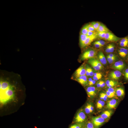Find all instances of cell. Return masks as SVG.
I'll return each instance as SVG.
<instances>
[{
    "instance_id": "34",
    "label": "cell",
    "mask_w": 128,
    "mask_h": 128,
    "mask_svg": "<svg viewBox=\"0 0 128 128\" xmlns=\"http://www.w3.org/2000/svg\"><path fill=\"white\" fill-rule=\"evenodd\" d=\"M116 82L112 80H107L105 82V84L106 85L114 83Z\"/></svg>"
},
{
    "instance_id": "24",
    "label": "cell",
    "mask_w": 128,
    "mask_h": 128,
    "mask_svg": "<svg viewBox=\"0 0 128 128\" xmlns=\"http://www.w3.org/2000/svg\"><path fill=\"white\" fill-rule=\"evenodd\" d=\"M84 111L86 113L89 114L91 113L89 108V103L87 104L84 108Z\"/></svg>"
},
{
    "instance_id": "27",
    "label": "cell",
    "mask_w": 128,
    "mask_h": 128,
    "mask_svg": "<svg viewBox=\"0 0 128 128\" xmlns=\"http://www.w3.org/2000/svg\"><path fill=\"white\" fill-rule=\"evenodd\" d=\"M107 90L114 95H115V90L114 88L113 87L109 88Z\"/></svg>"
},
{
    "instance_id": "16",
    "label": "cell",
    "mask_w": 128,
    "mask_h": 128,
    "mask_svg": "<svg viewBox=\"0 0 128 128\" xmlns=\"http://www.w3.org/2000/svg\"><path fill=\"white\" fill-rule=\"evenodd\" d=\"M112 114L111 111L106 110L103 112L100 116L105 119H107L110 117Z\"/></svg>"
},
{
    "instance_id": "17",
    "label": "cell",
    "mask_w": 128,
    "mask_h": 128,
    "mask_svg": "<svg viewBox=\"0 0 128 128\" xmlns=\"http://www.w3.org/2000/svg\"><path fill=\"white\" fill-rule=\"evenodd\" d=\"M86 122L75 123L71 125L69 128H84Z\"/></svg>"
},
{
    "instance_id": "12",
    "label": "cell",
    "mask_w": 128,
    "mask_h": 128,
    "mask_svg": "<svg viewBox=\"0 0 128 128\" xmlns=\"http://www.w3.org/2000/svg\"><path fill=\"white\" fill-rule=\"evenodd\" d=\"M97 38V34L96 35L88 36L81 47H84L89 46Z\"/></svg>"
},
{
    "instance_id": "36",
    "label": "cell",
    "mask_w": 128,
    "mask_h": 128,
    "mask_svg": "<svg viewBox=\"0 0 128 128\" xmlns=\"http://www.w3.org/2000/svg\"><path fill=\"white\" fill-rule=\"evenodd\" d=\"M105 52L107 53H111L109 45L106 47L105 50Z\"/></svg>"
},
{
    "instance_id": "45",
    "label": "cell",
    "mask_w": 128,
    "mask_h": 128,
    "mask_svg": "<svg viewBox=\"0 0 128 128\" xmlns=\"http://www.w3.org/2000/svg\"><path fill=\"white\" fill-rule=\"evenodd\" d=\"M93 76H102L101 74L100 73H94Z\"/></svg>"
},
{
    "instance_id": "41",
    "label": "cell",
    "mask_w": 128,
    "mask_h": 128,
    "mask_svg": "<svg viewBox=\"0 0 128 128\" xmlns=\"http://www.w3.org/2000/svg\"><path fill=\"white\" fill-rule=\"evenodd\" d=\"M89 108L90 109L91 113H92L93 112V111L94 110V108L93 106V105H92V104L90 103H89Z\"/></svg>"
},
{
    "instance_id": "7",
    "label": "cell",
    "mask_w": 128,
    "mask_h": 128,
    "mask_svg": "<svg viewBox=\"0 0 128 128\" xmlns=\"http://www.w3.org/2000/svg\"><path fill=\"white\" fill-rule=\"evenodd\" d=\"M74 74L76 78L86 75L85 68L83 65H82L76 70Z\"/></svg>"
},
{
    "instance_id": "46",
    "label": "cell",
    "mask_w": 128,
    "mask_h": 128,
    "mask_svg": "<svg viewBox=\"0 0 128 128\" xmlns=\"http://www.w3.org/2000/svg\"><path fill=\"white\" fill-rule=\"evenodd\" d=\"M105 85V83L103 81H101V88H103L104 87Z\"/></svg>"
},
{
    "instance_id": "39",
    "label": "cell",
    "mask_w": 128,
    "mask_h": 128,
    "mask_svg": "<svg viewBox=\"0 0 128 128\" xmlns=\"http://www.w3.org/2000/svg\"><path fill=\"white\" fill-rule=\"evenodd\" d=\"M96 82V81L94 80H92L90 82L88 83V84L90 86H92Z\"/></svg>"
},
{
    "instance_id": "31",
    "label": "cell",
    "mask_w": 128,
    "mask_h": 128,
    "mask_svg": "<svg viewBox=\"0 0 128 128\" xmlns=\"http://www.w3.org/2000/svg\"><path fill=\"white\" fill-rule=\"evenodd\" d=\"M89 76H92L94 75V73L92 69L89 66Z\"/></svg>"
},
{
    "instance_id": "42",
    "label": "cell",
    "mask_w": 128,
    "mask_h": 128,
    "mask_svg": "<svg viewBox=\"0 0 128 128\" xmlns=\"http://www.w3.org/2000/svg\"><path fill=\"white\" fill-rule=\"evenodd\" d=\"M106 33L105 32H102L101 37L100 39H104L106 36Z\"/></svg>"
},
{
    "instance_id": "22",
    "label": "cell",
    "mask_w": 128,
    "mask_h": 128,
    "mask_svg": "<svg viewBox=\"0 0 128 128\" xmlns=\"http://www.w3.org/2000/svg\"><path fill=\"white\" fill-rule=\"evenodd\" d=\"M84 128H95L91 121H88L85 123Z\"/></svg>"
},
{
    "instance_id": "38",
    "label": "cell",
    "mask_w": 128,
    "mask_h": 128,
    "mask_svg": "<svg viewBox=\"0 0 128 128\" xmlns=\"http://www.w3.org/2000/svg\"><path fill=\"white\" fill-rule=\"evenodd\" d=\"M102 76H94L93 77V79L96 81H97L101 79Z\"/></svg>"
},
{
    "instance_id": "29",
    "label": "cell",
    "mask_w": 128,
    "mask_h": 128,
    "mask_svg": "<svg viewBox=\"0 0 128 128\" xmlns=\"http://www.w3.org/2000/svg\"><path fill=\"white\" fill-rule=\"evenodd\" d=\"M95 42L100 45L102 46L104 45L106 43L105 41L102 40L98 41Z\"/></svg>"
},
{
    "instance_id": "5",
    "label": "cell",
    "mask_w": 128,
    "mask_h": 128,
    "mask_svg": "<svg viewBox=\"0 0 128 128\" xmlns=\"http://www.w3.org/2000/svg\"><path fill=\"white\" fill-rule=\"evenodd\" d=\"M96 54V51L94 50H87L82 55L81 59L82 60H84L94 58Z\"/></svg>"
},
{
    "instance_id": "49",
    "label": "cell",
    "mask_w": 128,
    "mask_h": 128,
    "mask_svg": "<svg viewBox=\"0 0 128 128\" xmlns=\"http://www.w3.org/2000/svg\"><path fill=\"white\" fill-rule=\"evenodd\" d=\"M107 61H109L113 58H110V57H109V56H107Z\"/></svg>"
},
{
    "instance_id": "14",
    "label": "cell",
    "mask_w": 128,
    "mask_h": 128,
    "mask_svg": "<svg viewBox=\"0 0 128 128\" xmlns=\"http://www.w3.org/2000/svg\"><path fill=\"white\" fill-rule=\"evenodd\" d=\"M118 52L121 57L124 58L128 54V49L123 47L120 48L118 50Z\"/></svg>"
},
{
    "instance_id": "20",
    "label": "cell",
    "mask_w": 128,
    "mask_h": 128,
    "mask_svg": "<svg viewBox=\"0 0 128 128\" xmlns=\"http://www.w3.org/2000/svg\"><path fill=\"white\" fill-rule=\"evenodd\" d=\"M88 37V36L87 35L80 34L79 43L81 47Z\"/></svg>"
},
{
    "instance_id": "15",
    "label": "cell",
    "mask_w": 128,
    "mask_h": 128,
    "mask_svg": "<svg viewBox=\"0 0 128 128\" xmlns=\"http://www.w3.org/2000/svg\"><path fill=\"white\" fill-rule=\"evenodd\" d=\"M98 58L100 62L103 64H105L107 63V61L105 56L103 53L100 52L98 55Z\"/></svg>"
},
{
    "instance_id": "13",
    "label": "cell",
    "mask_w": 128,
    "mask_h": 128,
    "mask_svg": "<svg viewBox=\"0 0 128 128\" xmlns=\"http://www.w3.org/2000/svg\"><path fill=\"white\" fill-rule=\"evenodd\" d=\"M122 75V73L118 70H115L111 72L109 75L110 78L114 80L118 79Z\"/></svg>"
},
{
    "instance_id": "26",
    "label": "cell",
    "mask_w": 128,
    "mask_h": 128,
    "mask_svg": "<svg viewBox=\"0 0 128 128\" xmlns=\"http://www.w3.org/2000/svg\"><path fill=\"white\" fill-rule=\"evenodd\" d=\"M97 32L96 31H88L87 34V35L88 36H89L93 35H96L97 34Z\"/></svg>"
},
{
    "instance_id": "8",
    "label": "cell",
    "mask_w": 128,
    "mask_h": 128,
    "mask_svg": "<svg viewBox=\"0 0 128 128\" xmlns=\"http://www.w3.org/2000/svg\"><path fill=\"white\" fill-rule=\"evenodd\" d=\"M75 79L76 81L83 86H86L88 84V80L86 75L81 76Z\"/></svg>"
},
{
    "instance_id": "32",
    "label": "cell",
    "mask_w": 128,
    "mask_h": 128,
    "mask_svg": "<svg viewBox=\"0 0 128 128\" xmlns=\"http://www.w3.org/2000/svg\"><path fill=\"white\" fill-rule=\"evenodd\" d=\"M110 47L111 53L113 52L114 50V45L112 44H109Z\"/></svg>"
},
{
    "instance_id": "4",
    "label": "cell",
    "mask_w": 128,
    "mask_h": 128,
    "mask_svg": "<svg viewBox=\"0 0 128 128\" xmlns=\"http://www.w3.org/2000/svg\"><path fill=\"white\" fill-rule=\"evenodd\" d=\"M95 128H99L105 121V119L100 116L93 117L91 121Z\"/></svg>"
},
{
    "instance_id": "43",
    "label": "cell",
    "mask_w": 128,
    "mask_h": 128,
    "mask_svg": "<svg viewBox=\"0 0 128 128\" xmlns=\"http://www.w3.org/2000/svg\"><path fill=\"white\" fill-rule=\"evenodd\" d=\"M116 59V57L112 58L110 61H108L109 63L110 64H112L115 61Z\"/></svg>"
},
{
    "instance_id": "35",
    "label": "cell",
    "mask_w": 128,
    "mask_h": 128,
    "mask_svg": "<svg viewBox=\"0 0 128 128\" xmlns=\"http://www.w3.org/2000/svg\"><path fill=\"white\" fill-rule=\"evenodd\" d=\"M124 75L126 79L127 80H128V68L125 70Z\"/></svg>"
},
{
    "instance_id": "21",
    "label": "cell",
    "mask_w": 128,
    "mask_h": 128,
    "mask_svg": "<svg viewBox=\"0 0 128 128\" xmlns=\"http://www.w3.org/2000/svg\"><path fill=\"white\" fill-rule=\"evenodd\" d=\"M89 24H87L84 25L82 28L80 33L87 35L88 32V28Z\"/></svg>"
},
{
    "instance_id": "48",
    "label": "cell",
    "mask_w": 128,
    "mask_h": 128,
    "mask_svg": "<svg viewBox=\"0 0 128 128\" xmlns=\"http://www.w3.org/2000/svg\"><path fill=\"white\" fill-rule=\"evenodd\" d=\"M108 56L111 58L116 57V56L114 54H109Z\"/></svg>"
},
{
    "instance_id": "1",
    "label": "cell",
    "mask_w": 128,
    "mask_h": 128,
    "mask_svg": "<svg viewBox=\"0 0 128 128\" xmlns=\"http://www.w3.org/2000/svg\"><path fill=\"white\" fill-rule=\"evenodd\" d=\"M14 96V92L9 86L4 89H0V100L1 103H5L12 99Z\"/></svg>"
},
{
    "instance_id": "11",
    "label": "cell",
    "mask_w": 128,
    "mask_h": 128,
    "mask_svg": "<svg viewBox=\"0 0 128 128\" xmlns=\"http://www.w3.org/2000/svg\"><path fill=\"white\" fill-rule=\"evenodd\" d=\"M125 66L123 62L121 61H119L115 62L112 65V68L119 70L123 69Z\"/></svg>"
},
{
    "instance_id": "28",
    "label": "cell",
    "mask_w": 128,
    "mask_h": 128,
    "mask_svg": "<svg viewBox=\"0 0 128 128\" xmlns=\"http://www.w3.org/2000/svg\"><path fill=\"white\" fill-rule=\"evenodd\" d=\"M106 94L107 95L108 97L109 98H112L114 97L115 96V95L111 93L107 90L106 91Z\"/></svg>"
},
{
    "instance_id": "10",
    "label": "cell",
    "mask_w": 128,
    "mask_h": 128,
    "mask_svg": "<svg viewBox=\"0 0 128 128\" xmlns=\"http://www.w3.org/2000/svg\"><path fill=\"white\" fill-rule=\"evenodd\" d=\"M118 103V101L116 99H112L108 101L106 105V107L109 109H114Z\"/></svg>"
},
{
    "instance_id": "25",
    "label": "cell",
    "mask_w": 128,
    "mask_h": 128,
    "mask_svg": "<svg viewBox=\"0 0 128 128\" xmlns=\"http://www.w3.org/2000/svg\"><path fill=\"white\" fill-rule=\"evenodd\" d=\"M88 30V31H96L93 27L91 23H89Z\"/></svg>"
},
{
    "instance_id": "47",
    "label": "cell",
    "mask_w": 128,
    "mask_h": 128,
    "mask_svg": "<svg viewBox=\"0 0 128 128\" xmlns=\"http://www.w3.org/2000/svg\"><path fill=\"white\" fill-rule=\"evenodd\" d=\"M101 81H100L97 83L96 86L97 87H101Z\"/></svg>"
},
{
    "instance_id": "30",
    "label": "cell",
    "mask_w": 128,
    "mask_h": 128,
    "mask_svg": "<svg viewBox=\"0 0 128 128\" xmlns=\"http://www.w3.org/2000/svg\"><path fill=\"white\" fill-rule=\"evenodd\" d=\"M100 94L103 97V100L104 101H106L108 98V97L106 94L102 92Z\"/></svg>"
},
{
    "instance_id": "23",
    "label": "cell",
    "mask_w": 128,
    "mask_h": 128,
    "mask_svg": "<svg viewBox=\"0 0 128 128\" xmlns=\"http://www.w3.org/2000/svg\"><path fill=\"white\" fill-rule=\"evenodd\" d=\"M91 23L96 31L101 24L100 22H93Z\"/></svg>"
},
{
    "instance_id": "18",
    "label": "cell",
    "mask_w": 128,
    "mask_h": 128,
    "mask_svg": "<svg viewBox=\"0 0 128 128\" xmlns=\"http://www.w3.org/2000/svg\"><path fill=\"white\" fill-rule=\"evenodd\" d=\"M110 31L109 29L102 23H101V24L99 27L97 31L98 32H109Z\"/></svg>"
},
{
    "instance_id": "9",
    "label": "cell",
    "mask_w": 128,
    "mask_h": 128,
    "mask_svg": "<svg viewBox=\"0 0 128 128\" xmlns=\"http://www.w3.org/2000/svg\"><path fill=\"white\" fill-rule=\"evenodd\" d=\"M86 91L88 96L90 98H93L96 95V88L93 86H89L86 88Z\"/></svg>"
},
{
    "instance_id": "3",
    "label": "cell",
    "mask_w": 128,
    "mask_h": 128,
    "mask_svg": "<svg viewBox=\"0 0 128 128\" xmlns=\"http://www.w3.org/2000/svg\"><path fill=\"white\" fill-rule=\"evenodd\" d=\"M88 62L96 70H99L103 68L100 62L94 58L89 59Z\"/></svg>"
},
{
    "instance_id": "37",
    "label": "cell",
    "mask_w": 128,
    "mask_h": 128,
    "mask_svg": "<svg viewBox=\"0 0 128 128\" xmlns=\"http://www.w3.org/2000/svg\"><path fill=\"white\" fill-rule=\"evenodd\" d=\"M93 44L95 47L96 48H99L102 46L100 45L96 42H94Z\"/></svg>"
},
{
    "instance_id": "33",
    "label": "cell",
    "mask_w": 128,
    "mask_h": 128,
    "mask_svg": "<svg viewBox=\"0 0 128 128\" xmlns=\"http://www.w3.org/2000/svg\"><path fill=\"white\" fill-rule=\"evenodd\" d=\"M105 104V103L104 101H102L100 104L97 108L99 109H101L103 108Z\"/></svg>"
},
{
    "instance_id": "44",
    "label": "cell",
    "mask_w": 128,
    "mask_h": 128,
    "mask_svg": "<svg viewBox=\"0 0 128 128\" xmlns=\"http://www.w3.org/2000/svg\"><path fill=\"white\" fill-rule=\"evenodd\" d=\"M102 100L100 99L98 100L97 102L96 105L97 108L101 103Z\"/></svg>"
},
{
    "instance_id": "6",
    "label": "cell",
    "mask_w": 128,
    "mask_h": 128,
    "mask_svg": "<svg viewBox=\"0 0 128 128\" xmlns=\"http://www.w3.org/2000/svg\"><path fill=\"white\" fill-rule=\"evenodd\" d=\"M120 38L109 31L106 33V36L104 39L109 41H116L119 40Z\"/></svg>"
},
{
    "instance_id": "50",
    "label": "cell",
    "mask_w": 128,
    "mask_h": 128,
    "mask_svg": "<svg viewBox=\"0 0 128 128\" xmlns=\"http://www.w3.org/2000/svg\"></svg>"
},
{
    "instance_id": "2",
    "label": "cell",
    "mask_w": 128,
    "mask_h": 128,
    "mask_svg": "<svg viewBox=\"0 0 128 128\" xmlns=\"http://www.w3.org/2000/svg\"><path fill=\"white\" fill-rule=\"evenodd\" d=\"M87 118V116L84 110L81 109L76 115L74 121L75 123L84 122H85Z\"/></svg>"
},
{
    "instance_id": "40",
    "label": "cell",
    "mask_w": 128,
    "mask_h": 128,
    "mask_svg": "<svg viewBox=\"0 0 128 128\" xmlns=\"http://www.w3.org/2000/svg\"><path fill=\"white\" fill-rule=\"evenodd\" d=\"M116 83H115L110 84H108L107 85V86L109 87V88L112 87L114 86L116 84Z\"/></svg>"
},
{
    "instance_id": "19",
    "label": "cell",
    "mask_w": 128,
    "mask_h": 128,
    "mask_svg": "<svg viewBox=\"0 0 128 128\" xmlns=\"http://www.w3.org/2000/svg\"><path fill=\"white\" fill-rule=\"evenodd\" d=\"M116 94L119 97L123 96L125 94L123 88L119 87L116 89L115 90Z\"/></svg>"
}]
</instances>
